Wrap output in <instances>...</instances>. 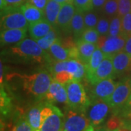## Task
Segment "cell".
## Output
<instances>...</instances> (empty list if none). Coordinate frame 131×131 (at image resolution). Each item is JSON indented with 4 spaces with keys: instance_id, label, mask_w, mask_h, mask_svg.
Segmentation results:
<instances>
[{
    "instance_id": "f6af8a7d",
    "label": "cell",
    "mask_w": 131,
    "mask_h": 131,
    "mask_svg": "<svg viewBox=\"0 0 131 131\" xmlns=\"http://www.w3.org/2000/svg\"><path fill=\"white\" fill-rule=\"evenodd\" d=\"M117 131H131V130L128 127H127L126 125H123L121 127H119V129H117Z\"/></svg>"
},
{
    "instance_id": "7c38bea8",
    "label": "cell",
    "mask_w": 131,
    "mask_h": 131,
    "mask_svg": "<svg viewBox=\"0 0 131 131\" xmlns=\"http://www.w3.org/2000/svg\"><path fill=\"white\" fill-rule=\"evenodd\" d=\"M76 11L77 9L73 3H67L62 5L57 18V26L65 31H71V24Z\"/></svg>"
},
{
    "instance_id": "4fadbf2b",
    "label": "cell",
    "mask_w": 131,
    "mask_h": 131,
    "mask_svg": "<svg viewBox=\"0 0 131 131\" xmlns=\"http://www.w3.org/2000/svg\"><path fill=\"white\" fill-rule=\"evenodd\" d=\"M45 97L50 101V103L56 102L67 104L68 96L65 84H61L53 79L49 90L45 95Z\"/></svg>"
},
{
    "instance_id": "ab89813d",
    "label": "cell",
    "mask_w": 131,
    "mask_h": 131,
    "mask_svg": "<svg viewBox=\"0 0 131 131\" xmlns=\"http://www.w3.org/2000/svg\"><path fill=\"white\" fill-rule=\"evenodd\" d=\"M28 2L31 3L34 6H36L39 9L44 11L46 5H47L48 0H28Z\"/></svg>"
},
{
    "instance_id": "cb8c5ba5",
    "label": "cell",
    "mask_w": 131,
    "mask_h": 131,
    "mask_svg": "<svg viewBox=\"0 0 131 131\" xmlns=\"http://www.w3.org/2000/svg\"><path fill=\"white\" fill-rule=\"evenodd\" d=\"M84 20V13L77 10L71 24V31L76 38L80 39L85 29Z\"/></svg>"
},
{
    "instance_id": "ac0fdd59",
    "label": "cell",
    "mask_w": 131,
    "mask_h": 131,
    "mask_svg": "<svg viewBox=\"0 0 131 131\" xmlns=\"http://www.w3.org/2000/svg\"><path fill=\"white\" fill-rule=\"evenodd\" d=\"M76 46L78 52V60L84 65L88 63L90 57L98 47L96 44L84 42L80 39L77 40Z\"/></svg>"
},
{
    "instance_id": "3957f363",
    "label": "cell",
    "mask_w": 131,
    "mask_h": 131,
    "mask_svg": "<svg viewBox=\"0 0 131 131\" xmlns=\"http://www.w3.org/2000/svg\"><path fill=\"white\" fill-rule=\"evenodd\" d=\"M65 117L61 111L51 103H46L41 112L39 131H63Z\"/></svg>"
},
{
    "instance_id": "2e32d148",
    "label": "cell",
    "mask_w": 131,
    "mask_h": 131,
    "mask_svg": "<svg viewBox=\"0 0 131 131\" xmlns=\"http://www.w3.org/2000/svg\"><path fill=\"white\" fill-rule=\"evenodd\" d=\"M53 28L54 26H52L45 19H43L40 21L29 24L28 32L32 39L37 40L47 35Z\"/></svg>"
},
{
    "instance_id": "30bf717a",
    "label": "cell",
    "mask_w": 131,
    "mask_h": 131,
    "mask_svg": "<svg viewBox=\"0 0 131 131\" xmlns=\"http://www.w3.org/2000/svg\"><path fill=\"white\" fill-rule=\"evenodd\" d=\"M113 76H114V70L113 66L112 56H106L95 71L90 77H88V80L94 85L101 80L112 78Z\"/></svg>"
},
{
    "instance_id": "52a82bcc",
    "label": "cell",
    "mask_w": 131,
    "mask_h": 131,
    "mask_svg": "<svg viewBox=\"0 0 131 131\" xmlns=\"http://www.w3.org/2000/svg\"><path fill=\"white\" fill-rule=\"evenodd\" d=\"M90 125L85 112L69 108L66 112L63 131H85Z\"/></svg>"
},
{
    "instance_id": "603a6c76",
    "label": "cell",
    "mask_w": 131,
    "mask_h": 131,
    "mask_svg": "<svg viewBox=\"0 0 131 131\" xmlns=\"http://www.w3.org/2000/svg\"><path fill=\"white\" fill-rule=\"evenodd\" d=\"M44 106L38 104L32 107L28 113L27 119L32 128V131L39 130L41 125V112Z\"/></svg>"
},
{
    "instance_id": "836d02e7",
    "label": "cell",
    "mask_w": 131,
    "mask_h": 131,
    "mask_svg": "<svg viewBox=\"0 0 131 131\" xmlns=\"http://www.w3.org/2000/svg\"><path fill=\"white\" fill-rule=\"evenodd\" d=\"M131 13V0H118V15L123 17Z\"/></svg>"
},
{
    "instance_id": "277c9868",
    "label": "cell",
    "mask_w": 131,
    "mask_h": 131,
    "mask_svg": "<svg viewBox=\"0 0 131 131\" xmlns=\"http://www.w3.org/2000/svg\"><path fill=\"white\" fill-rule=\"evenodd\" d=\"M29 24L20 7H7L1 10V31L15 28H28Z\"/></svg>"
},
{
    "instance_id": "681fc988",
    "label": "cell",
    "mask_w": 131,
    "mask_h": 131,
    "mask_svg": "<svg viewBox=\"0 0 131 131\" xmlns=\"http://www.w3.org/2000/svg\"><path fill=\"white\" fill-rule=\"evenodd\" d=\"M102 131H117V130H108L106 127H103V130Z\"/></svg>"
},
{
    "instance_id": "44dd1931",
    "label": "cell",
    "mask_w": 131,
    "mask_h": 131,
    "mask_svg": "<svg viewBox=\"0 0 131 131\" xmlns=\"http://www.w3.org/2000/svg\"><path fill=\"white\" fill-rule=\"evenodd\" d=\"M62 5L54 0H48L47 5L45 8V19L49 23L55 26L56 25V21L58 16L59 14L60 9Z\"/></svg>"
},
{
    "instance_id": "5b68a950",
    "label": "cell",
    "mask_w": 131,
    "mask_h": 131,
    "mask_svg": "<svg viewBox=\"0 0 131 131\" xmlns=\"http://www.w3.org/2000/svg\"><path fill=\"white\" fill-rule=\"evenodd\" d=\"M130 93L131 84L129 78L124 79L117 83L114 93L106 101L114 114H118L125 106Z\"/></svg>"
},
{
    "instance_id": "4dcf8cb0",
    "label": "cell",
    "mask_w": 131,
    "mask_h": 131,
    "mask_svg": "<svg viewBox=\"0 0 131 131\" xmlns=\"http://www.w3.org/2000/svg\"><path fill=\"white\" fill-rule=\"evenodd\" d=\"M76 9L80 12H88L93 9V0H73Z\"/></svg>"
},
{
    "instance_id": "4316f807",
    "label": "cell",
    "mask_w": 131,
    "mask_h": 131,
    "mask_svg": "<svg viewBox=\"0 0 131 131\" xmlns=\"http://www.w3.org/2000/svg\"><path fill=\"white\" fill-rule=\"evenodd\" d=\"M122 34V17L119 15L111 18L108 36L117 37Z\"/></svg>"
},
{
    "instance_id": "484cf974",
    "label": "cell",
    "mask_w": 131,
    "mask_h": 131,
    "mask_svg": "<svg viewBox=\"0 0 131 131\" xmlns=\"http://www.w3.org/2000/svg\"><path fill=\"white\" fill-rule=\"evenodd\" d=\"M103 15L109 18L118 15V0H106L101 10Z\"/></svg>"
},
{
    "instance_id": "ba28073f",
    "label": "cell",
    "mask_w": 131,
    "mask_h": 131,
    "mask_svg": "<svg viewBox=\"0 0 131 131\" xmlns=\"http://www.w3.org/2000/svg\"><path fill=\"white\" fill-rule=\"evenodd\" d=\"M127 39L123 34L117 37H111L108 35L101 36L97 45L106 56H112L124 50Z\"/></svg>"
},
{
    "instance_id": "7a4b0ae2",
    "label": "cell",
    "mask_w": 131,
    "mask_h": 131,
    "mask_svg": "<svg viewBox=\"0 0 131 131\" xmlns=\"http://www.w3.org/2000/svg\"><path fill=\"white\" fill-rule=\"evenodd\" d=\"M24 89L36 97H42L47 93L53 79L47 72H39L23 77Z\"/></svg>"
},
{
    "instance_id": "d6986e66",
    "label": "cell",
    "mask_w": 131,
    "mask_h": 131,
    "mask_svg": "<svg viewBox=\"0 0 131 131\" xmlns=\"http://www.w3.org/2000/svg\"><path fill=\"white\" fill-rule=\"evenodd\" d=\"M66 71L69 73L72 80L80 81L87 73L86 66L77 59L71 58L67 61Z\"/></svg>"
},
{
    "instance_id": "f546056e",
    "label": "cell",
    "mask_w": 131,
    "mask_h": 131,
    "mask_svg": "<svg viewBox=\"0 0 131 131\" xmlns=\"http://www.w3.org/2000/svg\"><path fill=\"white\" fill-rule=\"evenodd\" d=\"M110 21H111V18H108L106 16L103 15H102V16H100L98 24L95 27L100 36L108 35L109 31V26H110Z\"/></svg>"
},
{
    "instance_id": "e575fe53",
    "label": "cell",
    "mask_w": 131,
    "mask_h": 131,
    "mask_svg": "<svg viewBox=\"0 0 131 131\" xmlns=\"http://www.w3.org/2000/svg\"><path fill=\"white\" fill-rule=\"evenodd\" d=\"M10 101L9 98L7 97L5 93L1 92V112L2 114L6 115L9 113L10 110Z\"/></svg>"
},
{
    "instance_id": "8d00e7d4",
    "label": "cell",
    "mask_w": 131,
    "mask_h": 131,
    "mask_svg": "<svg viewBox=\"0 0 131 131\" xmlns=\"http://www.w3.org/2000/svg\"><path fill=\"white\" fill-rule=\"evenodd\" d=\"M12 131H32V128L27 119H22L13 127Z\"/></svg>"
},
{
    "instance_id": "ee69618b",
    "label": "cell",
    "mask_w": 131,
    "mask_h": 131,
    "mask_svg": "<svg viewBox=\"0 0 131 131\" xmlns=\"http://www.w3.org/2000/svg\"><path fill=\"white\" fill-rule=\"evenodd\" d=\"M54 1L61 4V5L67 4V3H73V0H54Z\"/></svg>"
},
{
    "instance_id": "ffe728a7",
    "label": "cell",
    "mask_w": 131,
    "mask_h": 131,
    "mask_svg": "<svg viewBox=\"0 0 131 131\" xmlns=\"http://www.w3.org/2000/svg\"><path fill=\"white\" fill-rule=\"evenodd\" d=\"M50 53L54 59L57 61H67L70 59V51L69 47H66L60 42L59 39L55 42L50 50Z\"/></svg>"
},
{
    "instance_id": "9a60e30c",
    "label": "cell",
    "mask_w": 131,
    "mask_h": 131,
    "mask_svg": "<svg viewBox=\"0 0 131 131\" xmlns=\"http://www.w3.org/2000/svg\"><path fill=\"white\" fill-rule=\"evenodd\" d=\"M27 28H15L1 31L0 39L2 45L18 44L26 39Z\"/></svg>"
},
{
    "instance_id": "7dc6e473",
    "label": "cell",
    "mask_w": 131,
    "mask_h": 131,
    "mask_svg": "<svg viewBox=\"0 0 131 131\" xmlns=\"http://www.w3.org/2000/svg\"><path fill=\"white\" fill-rule=\"evenodd\" d=\"M125 106H131V93L130 95V97H129V98H128L127 101Z\"/></svg>"
},
{
    "instance_id": "9c48e42d",
    "label": "cell",
    "mask_w": 131,
    "mask_h": 131,
    "mask_svg": "<svg viewBox=\"0 0 131 131\" xmlns=\"http://www.w3.org/2000/svg\"><path fill=\"white\" fill-rule=\"evenodd\" d=\"M88 118L93 126H98L105 120L111 108L106 101L102 99H94L90 103Z\"/></svg>"
},
{
    "instance_id": "f35d334b",
    "label": "cell",
    "mask_w": 131,
    "mask_h": 131,
    "mask_svg": "<svg viewBox=\"0 0 131 131\" xmlns=\"http://www.w3.org/2000/svg\"><path fill=\"white\" fill-rule=\"evenodd\" d=\"M7 7H20L28 0H5Z\"/></svg>"
},
{
    "instance_id": "6da1fadb",
    "label": "cell",
    "mask_w": 131,
    "mask_h": 131,
    "mask_svg": "<svg viewBox=\"0 0 131 131\" xmlns=\"http://www.w3.org/2000/svg\"><path fill=\"white\" fill-rule=\"evenodd\" d=\"M69 108L85 112L90 105V101L88 97L83 85L79 80H72L65 84Z\"/></svg>"
},
{
    "instance_id": "e0dca14e",
    "label": "cell",
    "mask_w": 131,
    "mask_h": 131,
    "mask_svg": "<svg viewBox=\"0 0 131 131\" xmlns=\"http://www.w3.org/2000/svg\"><path fill=\"white\" fill-rule=\"evenodd\" d=\"M20 9L29 24H34L45 19L44 11L39 9L29 2H26L22 6H20Z\"/></svg>"
},
{
    "instance_id": "7402d4cb",
    "label": "cell",
    "mask_w": 131,
    "mask_h": 131,
    "mask_svg": "<svg viewBox=\"0 0 131 131\" xmlns=\"http://www.w3.org/2000/svg\"><path fill=\"white\" fill-rule=\"evenodd\" d=\"M106 56L104 54V52L100 48L97 47V49L93 53L92 56L90 57L88 63L85 65L87 77H89L93 74Z\"/></svg>"
},
{
    "instance_id": "b9f144b4",
    "label": "cell",
    "mask_w": 131,
    "mask_h": 131,
    "mask_svg": "<svg viewBox=\"0 0 131 131\" xmlns=\"http://www.w3.org/2000/svg\"><path fill=\"white\" fill-rule=\"evenodd\" d=\"M106 2V0H93V9L98 10V11H101Z\"/></svg>"
},
{
    "instance_id": "5bb4252c",
    "label": "cell",
    "mask_w": 131,
    "mask_h": 131,
    "mask_svg": "<svg viewBox=\"0 0 131 131\" xmlns=\"http://www.w3.org/2000/svg\"><path fill=\"white\" fill-rule=\"evenodd\" d=\"M114 75H120L131 71V56L124 50L112 56Z\"/></svg>"
},
{
    "instance_id": "d6a6232c",
    "label": "cell",
    "mask_w": 131,
    "mask_h": 131,
    "mask_svg": "<svg viewBox=\"0 0 131 131\" xmlns=\"http://www.w3.org/2000/svg\"><path fill=\"white\" fill-rule=\"evenodd\" d=\"M122 34L127 38L131 36V13L122 18Z\"/></svg>"
},
{
    "instance_id": "f907efd6",
    "label": "cell",
    "mask_w": 131,
    "mask_h": 131,
    "mask_svg": "<svg viewBox=\"0 0 131 131\" xmlns=\"http://www.w3.org/2000/svg\"><path fill=\"white\" fill-rule=\"evenodd\" d=\"M129 78V80H130V84H131V76L130 77H128Z\"/></svg>"
},
{
    "instance_id": "8992f818",
    "label": "cell",
    "mask_w": 131,
    "mask_h": 131,
    "mask_svg": "<svg viewBox=\"0 0 131 131\" xmlns=\"http://www.w3.org/2000/svg\"><path fill=\"white\" fill-rule=\"evenodd\" d=\"M12 51L15 55L31 58L32 60L41 62L44 60L45 50L39 45L34 39H25L12 47Z\"/></svg>"
},
{
    "instance_id": "f1b7e54d",
    "label": "cell",
    "mask_w": 131,
    "mask_h": 131,
    "mask_svg": "<svg viewBox=\"0 0 131 131\" xmlns=\"http://www.w3.org/2000/svg\"><path fill=\"white\" fill-rule=\"evenodd\" d=\"M100 18V16L97 13L94 12L93 10H90L88 12L84 13V20L85 28H95L98 20Z\"/></svg>"
},
{
    "instance_id": "bcb514c9",
    "label": "cell",
    "mask_w": 131,
    "mask_h": 131,
    "mask_svg": "<svg viewBox=\"0 0 131 131\" xmlns=\"http://www.w3.org/2000/svg\"><path fill=\"white\" fill-rule=\"evenodd\" d=\"M124 125H126L127 127H128L131 130V119H127V120H125Z\"/></svg>"
},
{
    "instance_id": "7bdbcfd3",
    "label": "cell",
    "mask_w": 131,
    "mask_h": 131,
    "mask_svg": "<svg viewBox=\"0 0 131 131\" xmlns=\"http://www.w3.org/2000/svg\"><path fill=\"white\" fill-rule=\"evenodd\" d=\"M123 50L126 52L128 55H130L131 56V36L127 39L126 43H125V45Z\"/></svg>"
},
{
    "instance_id": "d4e9b609",
    "label": "cell",
    "mask_w": 131,
    "mask_h": 131,
    "mask_svg": "<svg viewBox=\"0 0 131 131\" xmlns=\"http://www.w3.org/2000/svg\"><path fill=\"white\" fill-rule=\"evenodd\" d=\"M58 31L54 27L47 35L36 41L45 51H48L52 45V44L58 39Z\"/></svg>"
},
{
    "instance_id": "c3c4849f",
    "label": "cell",
    "mask_w": 131,
    "mask_h": 131,
    "mask_svg": "<svg viewBox=\"0 0 131 131\" xmlns=\"http://www.w3.org/2000/svg\"><path fill=\"white\" fill-rule=\"evenodd\" d=\"M85 131H94V128H93V126L92 125H90L87 129H86V130Z\"/></svg>"
},
{
    "instance_id": "d590c367",
    "label": "cell",
    "mask_w": 131,
    "mask_h": 131,
    "mask_svg": "<svg viewBox=\"0 0 131 131\" xmlns=\"http://www.w3.org/2000/svg\"><path fill=\"white\" fill-rule=\"evenodd\" d=\"M54 80L60 82L61 84H67L69 81L72 80V77L67 71H63L54 75Z\"/></svg>"
},
{
    "instance_id": "1f68e13d",
    "label": "cell",
    "mask_w": 131,
    "mask_h": 131,
    "mask_svg": "<svg viewBox=\"0 0 131 131\" xmlns=\"http://www.w3.org/2000/svg\"><path fill=\"white\" fill-rule=\"evenodd\" d=\"M125 120H123L119 117L117 116V114H114L111 117L106 123V127L108 130H117L119 127H121L124 125Z\"/></svg>"
},
{
    "instance_id": "74e56055",
    "label": "cell",
    "mask_w": 131,
    "mask_h": 131,
    "mask_svg": "<svg viewBox=\"0 0 131 131\" xmlns=\"http://www.w3.org/2000/svg\"><path fill=\"white\" fill-rule=\"evenodd\" d=\"M68 61V60H67ZM67 61H56L52 65V71L54 75L56 74L59 72L66 71V66H67Z\"/></svg>"
},
{
    "instance_id": "60d3db41",
    "label": "cell",
    "mask_w": 131,
    "mask_h": 131,
    "mask_svg": "<svg viewBox=\"0 0 131 131\" xmlns=\"http://www.w3.org/2000/svg\"><path fill=\"white\" fill-rule=\"evenodd\" d=\"M119 114L126 119H131V106H125L118 114Z\"/></svg>"
},
{
    "instance_id": "83f0119b",
    "label": "cell",
    "mask_w": 131,
    "mask_h": 131,
    "mask_svg": "<svg viewBox=\"0 0 131 131\" xmlns=\"http://www.w3.org/2000/svg\"><path fill=\"white\" fill-rule=\"evenodd\" d=\"M100 37L101 36L95 28H85L82 34L81 35L80 39H82L84 42L98 45Z\"/></svg>"
},
{
    "instance_id": "8fae6325",
    "label": "cell",
    "mask_w": 131,
    "mask_h": 131,
    "mask_svg": "<svg viewBox=\"0 0 131 131\" xmlns=\"http://www.w3.org/2000/svg\"><path fill=\"white\" fill-rule=\"evenodd\" d=\"M116 83L112 78H108L106 80H101L98 83L94 84L92 90V94L93 99H102L105 101H107L114 93L117 87Z\"/></svg>"
}]
</instances>
